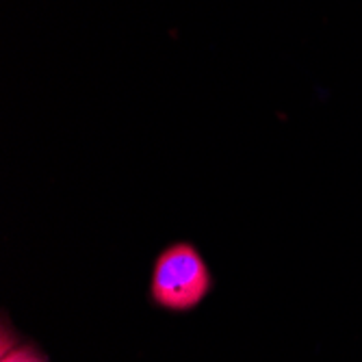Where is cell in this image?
Wrapping results in <instances>:
<instances>
[{"instance_id":"cell-1","label":"cell","mask_w":362,"mask_h":362,"mask_svg":"<svg viewBox=\"0 0 362 362\" xmlns=\"http://www.w3.org/2000/svg\"><path fill=\"white\" fill-rule=\"evenodd\" d=\"M213 286L209 265L191 243H174L163 250L150 278V300L174 313L193 310Z\"/></svg>"},{"instance_id":"cell-2","label":"cell","mask_w":362,"mask_h":362,"mask_svg":"<svg viewBox=\"0 0 362 362\" xmlns=\"http://www.w3.org/2000/svg\"><path fill=\"white\" fill-rule=\"evenodd\" d=\"M0 362H46V358L33 345H13V349H3Z\"/></svg>"}]
</instances>
